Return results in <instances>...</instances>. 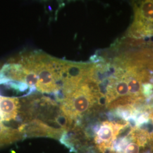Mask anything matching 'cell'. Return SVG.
I'll list each match as a JSON object with an SVG mask.
<instances>
[{"instance_id":"6da1fadb","label":"cell","mask_w":153,"mask_h":153,"mask_svg":"<svg viewBox=\"0 0 153 153\" xmlns=\"http://www.w3.org/2000/svg\"><path fill=\"white\" fill-rule=\"evenodd\" d=\"M20 126L26 137H48L60 139L73 126L55 100L38 94L21 99Z\"/></svg>"},{"instance_id":"7a4b0ae2","label":"cell","mask_w":153,"mask_h":153,"mask_svg":"<svg viewBox=\"0 0 153 153\" xmlns=\"http://www.w3.org/2000/svg\"><path fill=\"white\" fill-rule=\"evenodd\" d=\"M13 59L37 76V91L54 95L55 98H60L61 60L38 51L22 53Z\"/></svg>"},{"instance_id":"3957f363","label":"cell","mask_w":153,"mask_h":153,"mask_svg":"<svg viewBox=\"0 0 153 153\" xmlns=\"http://www.w3.org/2000/svg\"><path fill=\"white\" fill-rule=\"evenodd\" d=\"M96 104L95 93L91 85L83 82L61 103V108L71 120L78 121L87 115Z\"/></svg>"},{"instance_id":"277c9868","label":"cell","mask_w":153,"mask_h":153,"mask_svg":"<svg viewBox=\"0 0 153 153\" xmlns=\"http://www.w3.org/2000/svg\"><path fill=\"white\" fill-rule=\"evenodd\" d=\"M128 36L133 39L153 37V0H141L134 5L133 20Z\"/></svg>"},{"instance_id":"5b68a950","label":"cell","mask_w":153,"mask_h":153,"mask_svg":"<svg viewBox=\"0 0 153 153\" xmlns=\"http://www.w3.org/2000/svg\"><path fill=\"white\" fill-rule=\"evenodd\" d=\"M120 124H116L105 121L99 126L95 133L94 141L99 150L104 153L111 149L112 143L121 128Z\"/></svg>"},{"instance_id":"8992f818","label":"cell","mask_w":153,"mask_h":153,"mask_svg":"<svg viewBox=\"0 0 153 153\" xmlns=\"http://www.w3.org/2000/svg\"><path fill=\"white\" fill-rule=\"evenodd\" d=\"M21 99L16 97L0 96V121H18L20 123Z\"/></svg>"},{"instance_id":"52a82bcc","label":"cell","mask_w":153,"mask_h":153,"mask_svg":"<svg viewBox=\"0 0 153 153\" xmlns=\"http://www.w3.org/2000/svg\"><path fill=\"white\" fill-rule=\"evenodd\" d=\"M26 138L25 133L19 128H13L7 126L0 121V148L11 145Z\"/></svg>"},{"instance_id":"ba28073f","label":"cell","mask_w":153,"mask_h":153,"mask_svg":"<svg viewBox=\"0 0 153 153\" xmlns=\"http://www.w3.org/2000/svg\"></svg>"}]
</instances>
